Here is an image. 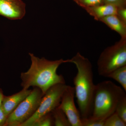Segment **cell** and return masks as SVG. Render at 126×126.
Instances as JSON below:
<instances>
[{"label": "cell", "instance_id": "cell-22", "mask_svg": "<svg viewBox=\"0 0 126 126\" xmlns=\"http://www.w3.org/2000/svg\"><path fill=\"white\" fill-rule=\"evenodd\" d=\"M4 95L3 94V92L2 89L1 88H0V106L1 104L2 98H3Z\"/></svg>", "mask_w": 126, "mask_h": 126}, {"label": "cell", "instance_id": "cell-6", "mask_svg": "<svg viewBox=\"0 0 126 126\" xmlns=\"http://www.w3.org/2000/svg\"><path fill=\"white\" fill-rule=\"evenodd\" d=\"M67 86L65 83H59L50 88L44 94L35 113L20 126H32L39 118L58 107Z\"/></svg>", "mask_w": 126, "mask_h": 126}, {"label": "cell", "instance_id": "cell-8", "mask_svg": "<svg viewBox=\"0 0 126 126\" xmlns=\"http://www.w3.org/2000/svg\"><path fill=\"white\" fill-rule=\"evenodd\" d=\"M25 6L19 0H0V16L10 20H18L25 15Z\"/></svg>", "mask_w": 126, "mask_h": 126}, {"label": "cell", "instance_id": "cell-15", "mask_svg": "<svg viewBox=\"0 0 126 126\" xmlns=\"http://www.w3.org/2000/svg\"><path fill=\"white\" fill-rule=\"evenodd\" d=\"M54 126V121L52 113L50 112L39 118L32 126Z\"/></svg>", "mask_w": 126, "mask_h": 126}, {"label": "cell", "instance_id": "cell-9", "mask_svg": "<svg viewBox=\"0 0 126 126\" xmlns=\"http://www.w3.org/2000/svg\"><path fill=\"white\" fill-rule=\"evenodd\" d=\"M31 89H23L21 91L10 96L4 95L1 106L8 116L18 105L31 93Z\"/></svg>", "mask_w": 126, "mask_h": 126}, {"label": "cell", "instance_id": "cell-21", "mask_svg": "<svg viewBox=\"0 0 126 126\" xmlns=\"http://www.w3.org/2000/svg\"><path fill=\"white\" fill-rule=\"evenodd\" d=\"M7 117L1 104L0 106V126H5Z\"/></svg>", "mask_w": 126, "mask_h": 126}, {"label": "cell", "instance_id": "cell-20", "mask_svg": "<svg viewBox=\"0 0 126 126\" xmlns=\"http://www.w3.org/2000/svg\"><path fill=\"white\" fill-rule=\"evenodd\" d=\"M117 15L123 22L126 23V7H119L118 8Z\"/></svg>", "mask_w": 126, "mask_h": 126}, {"label": "cell", "instance_id": "cell-14", "mask_svg": "<svg viewBox=\"0 0 126 126\" xmlns=\"http://www.w3.org/2000/svg\"><path fill=\"white\" fill-rule=\"evenodd\" d=\"M126 126V123L123 121L115 112L105 119L104 122V126Z\"/></svg>", "mask_w": 126, "mask_h": 126}, {"label": "cell", "instance_id": "cell-3", "mask_svg": "<svg viewBox=\"0 0 126 126\" xmlns=\"http://www.w3.org/2000/svg\"><path fill=\"white\" fill-rule=\"evenodd\" d=\"M126 92L110 81H103L95 86L93 107L90 119L104 121L115 112L119 102L126 97Z\"/></svg>", "mask_w": 126, "mask_h": 126}, {"label": "cell", "instance_id": "cell-16", "mask_svg": "<svg viewBox=\"0 0 126 126\" xmlns=\"http://www.w3.org/2000/svg\"><path fill=\"white\" fill-rule=\"evenodd\" d=\"M115 112L123 121L126 123V97H124L119 102Z\"/></svg>", "mask_w": 126, "mask_h": 126}, {"label": "cell", "instance_id": "cell-10", "mask_svg": "<svg viewBox=\"0 0 126 126\" xmlns=\"http://www.w3.org/2000/svg\"><path fill=\"white\" fill-rule=\"evenodd\" d=\"M118 7L110 4H103L84 9L95 20L99 21L102 18L113 15H117Z\"/></svg>", "mask_w": 126, "mask_h": 126}, {"label": "cell", "instance_id": "cell-2", "mask_svg": "<svg viewBox=\"0 0 126 126\" xmlns=\"http://www.w3.org/2000/svg\"><path fill=\"white\" fill-rule=\"evenodd\" d=\"M77 69L73 79L75 95L81 118H89L92 115L93 107L95 86L93 73L90 60L78 52L70 59Z\"/></svg>", "mask_w": 126, "mask_h": 126}, {"label": "cell", "instance_id": "cell-7", "mask_svg": "<svg viewBox=\"0 0 126 126\" xmlns=\"http://www.w3.org/2000/svg\"><path fill=\"white\" fill-rule=\"evenodd\" d=\"M74 88L67 85L58 107L67 116L71 126H82L81 116L74 102Z\"/></svg>", "mask_w": 126, "mask_h": 126}, {"label": "cell", "instance_id": "cell-1", "mask_svg": "<svg viewBox=\"0 0 126 126\" xmlns=\"http://www.w3.org/2000/svg\"><path fill=\"white\" fill-rule=\"evenodd\" d=\"M31 64L26 72L20 74L21 86L24 89L36 87L44 94L51 87L59 83H65L62 75L57 74L58 68L64 63H70V59H61L50 60L44 57L40 58L32 53H29Z\"/></svg>", "mask_w": 126, "mask_h": 126}, {"label": "cell", "instance_id": "cell-23", "mask_svg": "<svg viewBox=\"0 0 126 126\" xmlns=\"http://www.w3.org/2000/svg\"><path fill=\"white\" fill-rule=\"evenodd\" d=\"M74 0L76 2H78V1H80V0Z\"/></svg>", "mask_w": 126, "mask_h": 126}, {"label": "cell", "instance_id": "cell-11", "mask_svg": "<svg viewBox=\"0 0 126 126\" xmlns=\"http://www.w3.org/2000/svg\"><path fill=\"white\" fill-rule=\"evenodd\" d=\"M99 21L106 24L119 34L121 38H126V23L117 15L108 16L100 19Z\"/></svg>", "mask_w": 126, "mask_h": 126}, {"label": "cell", "instance_id": "cell-13", "mask_svg": "<svg viewBox=\"0 0 126 126\" xmlns=\"http://www.w3.org/2000/svg\"><path fill=\"white\" fill-rule=\"evenodd\" d=\"M54 126H71L70 122L63 111L58 107L52 111Z\"/></svg>", "mask_w": 126, "mask_h": 126}, {"label": "cell", "instance_id": "cell-19", "mask_svg": "<svg viewBox=\"0 0 126 126\" xmlns=\"http://www.w3.org/2000/svg\"><path fill=\"white\" fill-rule=\"evenodd\" d=\"M104 4H110L119 7H126V0H103Z\"/></svg>", "mask_w": 126, "mask_h": 126}, {"label": "cell", "instance_id": "cell-17", "mask_svg": "<svg viewBox=\"0 0 126 126\" xmlns=\"http://www.w3.org/2000/svg\"><path fill=\"white\" fill-rule=\"evenodd\" d=\"M77 3L84 9L104 4L103 0H80Z\"/></svg>", "mask_w": 126, "mask_h": 126}, {"label": "cell", "instance_id": "cell-4", "mask_svg": "<svg viewBox=\"0 0 126 126\" xmlns=\"http://www.w3.org/2000/svg\"><path fill=\"white\" fill-rule=\"evenodd\" d=\"M97 65L99 75L105 78L114 70L126 65V38H121L104 50L98 60Z\"/></svg>", "mask_w": 126, "mask_h": 126}, {"label": "cell", "instance_id": "cell-18", "mask_svg": "<svg viewBox=\"0 0 126 126\" xmlns=\"http://www.w3.org/2000/svg\"><path fill=\"white\" fill-rule=\"evenodd\" d=\"M82 126H104L105 120H93L89 118H81Z\"/></svg>", "mask_w": 126, "mask_h": 126}, {"label": "cell", "instance_id": "cell-12", "mask_svg": "<svg viewBox=\"0 0 126 126\" xmlns=\"http://www.w3.org/2000/svg\"><path fill=\"white\" fill-rule=\"evenodd\" d=\"M107 78L113 79L116 81L126 92V65L113 71L107 76Z\"/></svg>", "mask_w": 126, "mask_h": 126}, {"label": "cell", "instance_id": "cell-5", "mask_svg": "<svg viewBox=\"0 0 126 126\" xmlns=\"http://www.w3.org/2000/svg\"><path fill=\"white\" fill-rule=\"evenodd\" d=\"M44 94L34 87L31 93L7 117L5 126H20L33 115L38 108Z\"/></svg>", "mask_w": 126, "mask_h": 126}]
</instances>
